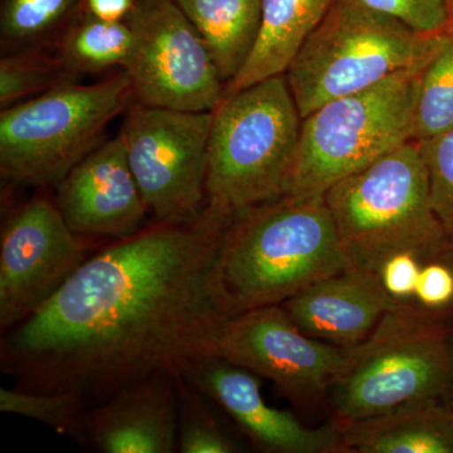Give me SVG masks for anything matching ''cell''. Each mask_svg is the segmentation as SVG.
Listing matches in <instances>:
<instances>
[{"label": "cell", "mask_w": 453, "mask_h": 453, "mask_svg": "<svg viewBox=\"0 0 453 453\" xmlns=\"http://www.w3.org/2000/svg\"><path fill=\"white\" fill-rule=\"evenodd\" d=\"M134 95L127 73L92 85L65 81L3 109L0 173L18 186H56L97 148Z\"/></svg>", "instance_id": "52a82bcc"}, {"label": "cell", "mask_w": 453, "mask_h": 453, "mask_svg": "<svg viewBox=\"0 0 453 453\" xmlns=\"http://www.w3.org/2000/svg\"><path fill=\"white\" fill-rule=\"evenodd\" d=\"M452 334H453V324H452ZM451 398L453 399V390H452V395Z\"/></svg>", "instance_id": "f546056e"}, {"label": "cell", "mask_w": 453, "mask_h": 453, "mask_svg": "<svg viewBox=\"0 0 453 453\" xmlns=\"http://www.w3.org/2000/svg\"><path fill=\"white\" fill-rule=\"evenodd\" d=\"M365 7L380 12L423 35L449 28L446 0H359Z\"/></svg>", "instance_id": "4316f807"}, {"label": "cell", "mask_w": 453, "mask_h": 453, "mask_svg": "<svg viewBox=\"0 0 453 453\" xmlns=\"http://www.w3.org/2000/svg\"><path fill=\"white\" fill-rule=\"evenodd\" d=\"M453 127V29L441 35L436 49L414 80L412 142L434 138Z\"/></svg>", "instance_id": "ffe728a7"}, {"label": "cell", "mask_w": 453, "mask_h": 453, "mask_svg": "<svg viewBox=\"0 0 453 453\" xmlns=\"http://www.w3.org/2000/svg\"><path fill=\"white\" fill-rule=\"evenodd\" d=\"M421 65L329 101L303 118L285 196H324L342 179L412 142L414 80Z\"/></svg>", "instance_id": "ba28073f"}, {"label": "cell", "mask_w": 453, "mask_h": 453, "mask_svg": "<svg viewBox=\"0 0 453 453\" xmlns=\"http://www.w3.org/2000/svg\"><path fill=\"white\" fill-rule=\"evenodd\" d=\"M73 0H5L2 37L11 46H25L50 31L73 7Z\"/></svg>", "instance_id": "d4e9b609"}, {"label": "cell", "mask_w": 453, "mask_h": 453, "mask_svg": "<svg viewBox=\"0 0 453 453\" xmlns=\"http://www.w3.org/2000/svg\"><path fill=\"white\" fill-rule=\"evenodd\" d=\"M95 240L74 234L55 199L38 196L17 208L0 237V330L35 314L89 257Z\"/></svg>", "instance_id": "8fae6325"}, {"label": "cell", "mask_w": 453, "mask_h": 453, "mask_svg": "<svg viewBox=\"0 0 453 453\" xmlns=\"http://www.w3.org/2000/svg\"><path fill=\"white\" fill-rule=\"evenodd\" d=\"M180 453H234L240 445L226 431L203 395L186 375L177 377Z\"/></svg>", "instance_id": "603a6c76"}, {"label": "cell", "mask_w": 453, "mask_h": 453, "mask_svg": "<svg viewBox=\"0 0 453 453\" xmlns=\"http://www.w3.org/2000/svg\"><path fill=\"white\" fill-rule=\"evenodd\" d=\"M211 120L213 111L142 103L127 112L119 135L155 222H192L204 211Z\"/></svg>", "instance_id": "9c48e42d"}, {"label": "cell", "mask_w": 453, "mask_h": 453, "mask_svg": "<svg viewBox=\"0 0 453 453\" xmlns=\"http://www.w3.org/2000/svg\"><path fill=\"white\" fill-rule=\"evenodd\" d=\"M445 31L423 35L359 0H336L283 73L301 118L423 64Z\"/></svg>", "instance_id": "5b68a950"}, {"label": "cell", "mask_w": 453, "mask_h": 453, "mask_svg": "<svg viewBox=\"0 0 453 453\" xmlns=\"http://www.w3.org/2000/svg\"><path fill=\"white\" fill-rule=\"evenodd\" d=\"M134 47L124 67L139 103L213 111L223 80L201 33L174 0H138L127 20Z\"/></svg>", "instance_id": "30bf717a"}, {"label": "cell", "mask_w": 453, "mask_h": 453, "mask_svg": "<svg viewBox=\"0 0 453 453\" xmlns=\"http://www.w3.org/2000/svg\"><path fill=\"white\" fill-rule=\"evenodd\" d=\"M177 377L157 372L89 408L88 447L103 453L178 452Z\"/></svg>", "instance_id": "9a60e30c"}, {"label": "cell", "mask_w": 453, "mask_h": 453, "mask_svg": "<svg viewBox=\"0 0 453 453\" xmlns=\"http://www.w3.org/2000/svg\"><path fill=\"white\" fill-rule=\"evenodd\" d=\"M349 267L372 273L402 250H445L453 237L432 208L427 172L416 142H407L324 196Z\"/></svg>", "instance_id": "277c9868"}, {"label": "cell", "mask_w": 453, "mask_h": 453, "mask_svg": "<svg viewBox=\"0 0 453 453\" xmlns=\"http://www.w3.org/2000/svg\"><path fill=\"white\" fill-rule=\"evenodd\" d=\"M336 0H262L261 28L255 49L225 95L285 73L306 38Z\"/></svg>", "instance_id": "ac0fdd59"}, {"label": "cell", "mask_w": 453, "mask_h": 453, "mask_svg": "<svg viewBox=\"0 0 453 453\" xmlns=\"http://www.w3.org/2000/svg\"><path fill=\"white\" fill-rule=\"evenodd\" d=\"M184 375L231 417L257 451L338 453L339 434L332 421L310 428L290 411L271 407L253 372L222 357H210Z\"/></svg>", "instance_id": "5bb4252c"}, {"label": "cell", "mask_w": 453, "mask_h": 453, "mask_svg": "<svg viewBox=\"0 0 453 453\" xmlns=\"http://www.w3.org/2000/svg\"><path fill=\"white\" fill-rule=\"evenodd\" d=\"M452 324L392 310L371 335L345 348L334 381L332 418L350 422L432 398H451Z\"/></svg>", "instance_id": "8992f818"}, {"label": "cell", "mask_w": 453, "mask_h": 453, "mask_svg": "<svg viewBox=\"0 0 453 453\" xmlns=\"http://www.w3.org/2000/svg\"><path fill=\"white\" fill-rule=\"evenodd\" d=\"M55 187L57 207L76 234L118 241L144 228L149 211L120 135L95 148Z\"/></svg>", "instance_id": "4fadbf2b"}, {"label": "cell", "mask_w": 453, "mask_h": 453, "mask_svg": "<svg viewBox=\"0 0 453 453\" xmlns=\"http://www.w3.org/2000/svg\"><path fill=\"white\" fill-rule=\"evenodd\" d=\"M301 124L285 74L223 95L211 120L205 205L238 216L285 196Z\"/></svg>", "instance_id": "3957f363"}, {"label": "cell", "mask_w": 453, "mask_h": 453, "mask_svg": "<svg viewBox=\"0 0 453 453\" xmlns=\"http://www.w3.org/2000/svg\"><path fill=\"white\" fill-rule=\"evenodd\" d=\"M211 50L223 82L240 73L261 28L262 0H174Z\"/></svg>", "instance_id": "d6986e66"}, {"label": "cell", "mask_w": 453, "mask_h": 453, "mask_svg": "<svg viewBox=\"0 0 453 453\" xmlns=\"http://www.w3.org/2000/svg\"><path fill=\"white\" fill-rule=\"evenodd\" d=\"M64 65L58 56L23 50L3 57L0 61V105L3 109L28 100L33 95L65 82Z\"/></svg>", "instance_id": "cb8c5ba5"}, {"label": "cell", "mask_w": 453, "mask_h": 453, "mask_svg": "<svg viewBox=\"0 0 453 453\" xmlns=\"http://www.w3.org/2000/svg\"><path fill=\"white\" fill-rule=\"evenodd\" d=\"M338 453H453V399L399 405L368 418L334 422Z\"/></svg>", "instance_id": "e0dca14e"}, {"label": "cell", "mask_w": 453, "mask_h": 453, "mask_svg": "<svg viewBox=\"0 0 453 453\" xmlns=\"http://www.w3.org/2000/svg\"><path fill=\"white\" fill-rule=\"evenodd\" d=\"M417 144L427 172L432 208L453 237V127Z\"/></svg>", "instance_id": "484cf974"}, {"label": "cell", "mask_w": 453, "mask_h": 453, "mask_svg": "<svg viewBox=\"0 0 453 453\" xmlns=\"http://www.w3.org/2000/svg\"><path fill=\"white\" fill-rule=\"evenodd\" d=\"M134 47L127 22H105L86 16L71 28L59 46L58 58L68 74L96 73L125 67Z\"/></svg>", "instance_id": "44dd1931"}, {"label": "cell", "mask_w": 453, "mask_h": 453, "mask_svg": "<svg viewBox=\"0 0 453 453\" xmlns=\"http://www.w3.org/2000/svg\"><path fill=\"white\" fill-rule=\"evenodd\" d=\"M138 0H86L88 17L105 22H127Z\"/></svg>", "instance_id": "83f0119b"}, {"label": "cell", "mask_w": 453, "mask_h": 453, "mask_svg": "<svg viewBox=\"0 0 453 453\" xmlns=\"http://www.w3.org/2000/svg\"><path fill=\"white\" fill-rule=\"evenodd\" d=\"M281 305L301 332L340 348L362 342L395 310L374 273L351 267L312 283Z\"/></svg>", "instance_id": "2e32d148"}, {"label": "cell", "mask_w": 453, "mask_h": 453, "mask_svg": "<svg viewBox=\"0 0 453 453\" xmlns=\"http://www.w3.org/2000/svg\"><path fill=\"white\" fill-rule=\"evenodd\" d=\"M89 408L76 392H31L0 388V411L43 423L57 434H64L88 447V414Z\"/></svg>", "instance_id": "7402d4cb"}, {"label": "cell", "mask_w": 453, "mask_h": 453, "mask_svg": "<svg viewBox=\"0 0 453 453\" xmlns=\"http://www.w3.org/2000/svg\"><path fill=\"white\" fill-rule=\"evenodd\" d=\"M235 216L159 223L112 241L35 314L2 333L0 368L31 392H76L88 408L160 372L214 357L234 316L219 258Z\"/></svg>", "instance_id": "6da1fadb"}, {"label": "cell", "mask_w": 453, "mask_h": 453, "mask_svg": "<svg viewBox=\"0 0 453 453\" xmlns=\"http://www.w3.org/2000/svg\"><path fill=\"white\" fill-rule=\"evenodd\" d=\"M214 357L273 381L292 404L308 410L330 393L345 348L306 335L282 305H268L232 316Z\"/></svg>", "instance_id": "7c38bea8"}, {"label": "cell", "mask_w": 453, "mask_h": 453, "mask_svg": "<svg viewBox=\"0 0 453 453\" xmlns=\"http://www.w3.org/2000/svg\"><path fill=\"white\" fill-rule=\"evenodd\" d=\"M449 8V27L453 29V0H446Z\"/></svg>", "instance_id": "f1b7e54d"}, {"label": "cell", "mask_w": 453, "mask_h": 453, "mask_svg": "<svg viewBox=\"0 0 453 453\" xmlns=\"http://www.w3.org/2000/svg\"><path fill=\"white\" fill-rule=\"evenodd\" d=\"M349 264L324 196H282L234 217L219 277L234 315L281 305Z\"/></svg>", "instance_id": "7a4b0ae2"}]
</instances>
